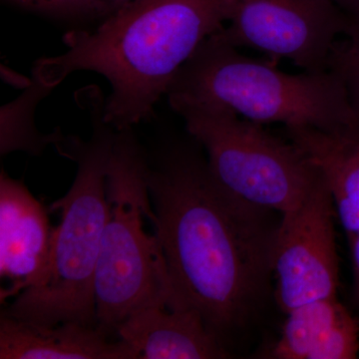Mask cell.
I'll list each match as a JSON object with an SVG mask.
<instances>
[{
	"mask_svg": "<svg viewBox=\"0 0 359 359\" xmlns=\"http://www.w3.org/2000/svg\"><path fill=\"white\" fill-rule=\"evenodd\" d=\"M201 148L190 137L147 153L149 218L177 292L228 347L269 294L280 221L224 193Z\"/></svg>",
	"mask_w": 359,
	"mask_h": 359,
	"instance_id": "obj_1",
	"label": "cell"
},
{
	"mask_svg": "<svg viewBox=\"0 0 359 359\" xmlns=\"http://www.w3.org/2000/svg\"><path fill=\"white\" fill-rule=\"evenodd\" d=\"M237 0H132L95 29L63 35L67 50L35 61L32 75L56 88L75 71L110 83L104 119L116 131L155 115L156 104L208 37L233 18Z\"/></svg>",
	"mask_w": 359,
	"mask_h": 359,
	"instance_id": "obj_2",
	"label": "cell"
},
{
	"mask_svg": "<svg viewBox=\"0 0 359 359\" xmlns=\"http://www.w3.org/2000/svg\"><path fill=\"white\" fill-rule=\"evenodd\" d=\"M78 97L91 118L88 140L63 135L59 155L76 163L77 172L65 197L51 205L60 212L54 228L48 264L41 280L21 292L2 313L45 327L65 323L97 325L95 276L108 217L106 176L116 131L104 119L105 99L92 87Z\"/></svg>",
	"mask_w": 359,
	"mask_h": 359,
	"instance_id": "obj_3",
	"label": "cell"
},
{
	"mask_svg": "<svg viewBox=\"0 0 359 359\" xmlns=\"http://www.w3.org/2000/svg\"><path fill=\"white\" fill-rule=\"evenodd\" d=\"M167 96L169 104L222 107L257 124L325 132L358 129L344 84L332 71L283 72L271 62L243 55L219 32L182 66Z\"/></svg>",
	"mask_w": 359,
	"mask_h": 359,
	"instance_id": "obj_4",
	"label": "cell"
},
{
	"mask_svg": "<svg viewBox=\"0 0 359 359\" xmlns=\"http://www.w3.org/2000/svg\"><path fill=\"white\" fill-rule=\"evenodd\" d=\"M147 151L133 129L116 131L107 176L108 217L95 276L98 327L116 335L137 309L166 295H179L159 240L144 219L151 211L146 181Z\"/></svg>",
	"mask_w": 359,
	"mask_h": 359,
	"instance_id": "obj_5",
	"label": "cell"
},
{
	"mask_svg": "<svg viewBox=\"0 0 359 359\" xmlns=\"http://www.w3.org/2000/svg\"><path fill=\"white\" fill-rule=\"evenodd\" d=\"M170 106L207 153L217 185L235 199L283 215L301 204L323 179L301 148L269 134L264 125L222 107Z\"/></svg>",
	"mask_w": 359,
	"mask_h": 359,
	"instance_id": "obj_6",
	"label": "cell"
},
{
	"mask_svg": "<svg viewBox=\"0 0 359 359\" xmlns=\"http://www.w3.org/2000/svg\"><path fill=\"white\" fill-rule=\"evenodd\" d=\"M349 18L332 0H237L219 34L229 43L285 58L304 72L327 71Z\"/></svg>",
	"mask_w": 359,
	"mask_h": 359,
	"instance_id": "obj_7",
	"label": "cell"
},
{
	"mask_svg": "<svg viewBox=\"0 0 359 359\" xmlns=\"http://www.w3.org/2000/svg\"><path fill=\"white\" fill-rule=\"evenodd\" d=\"M334 204L323 178L294 210L282 215L276 233L273 276L276 299L285 313L337 297L339 257Z\"/></svg>",
	"mask_w": 359,
	"mask_h": 359,
	"instance_id": "obj_8",
	"label": "cell"
},
{
	"mask_svg": "<svg viewBox=\"0 0 359 359\" xmlns=\"http://www.w3.org/2000/svg\"><path fill=\"white\" fill-rule=\"evenodd\" d=\"M54 229L44 205L20 180L0 174V276L9 283L1 302L41 280L50 255Z\"/></svg>",
	"mask_w": 359,
	"mask_h": 359,
	"instance_id": "obj_9",
	"label": "cell"
},
{
	"mask_svg": "<svg viewBox=\"0 0 359 359\" xmlns=\"http://www.w3.org/2000/svg\"><path fill=\"white\" fill-rule=\"evenodd\" d=\"M135 359L231 358L202 316L179 295H166L130 314L116 332Z\"/></svg>",
	"mask_w": 359,
	"mask_h": 359,
	"instance_id": "obj_10",
	"label": "cell"
},
{
	"mask_svg": "<svg viewBox=\"0 0 359 359\" xmlns=\"http://www.w3.org/2000/svg\"><path fill=\"white\" fill-rule=\"evenodd\" d=\"M110 337L97 325L45 327L1 313L0 359H135L124 342Z\"/></svg>",
	"mask_w": 359,
	"mask_h": 359,
	"instance_id": "obj_11",
	"label": "cell"
},
{
	"mask_svg": "<svg viewBox=\"0 0 359 359\" xmlns=\"http://www.w3.org/2000/svg\"><path fill=\"white\" fill-rule=\"evenodd\" d=\"M287 316L280 337L266 353V358H358V320L337 297L302 304Z\"/></svg>",
	"mask_w": 359,
	"mask_h": 359,
	"instance_id": "obj_12",
	"label": "cell"
},
{
	"mask_svg": "<svg viewBox=\"0 0 359 359\" xmlns=\"http://www.w3.org/2000/svg\"><path fill=\"white\" fill-rule=\"evenodd\" d=\"M54 89L32 75V82L25 87L23 93L15 100L2 106L0 109V153L2 156L18 151L39 156L47 146L55 145L63 136L59 129L50 134L41 133L35 122L40 101Z\"/></svg>",
	"mask_w": 359,
	"mask_h": 359,
	"instance_id": "obj_13",
	"label": "cell"
},
{
	"mask_svg": "<svg viewBox=\"0 0 359 359\" xmlns=\"http://www.w3.org/2000/svg\"><path fill=\"white\" fill-rule=\"evenodd\" d=\"M327 70L344 84L359 130V18H349L344 39L335 42Z\"/></svg>",
	"mask_w": 359,
	"mask_h": 359,
	"instance_id": "obj_14",
	"label": "cell"
},
{
	"mask_svg": "<svg viewBox=\"0 0 359 359\" xmlns=\"http://www.w3.org/2000/svg\"><path fill=\"white\" fill-rule=\"evenodd\" d=\"M2 2L51 20L77 23L103 20L100 9L92 0H2Z\"/></svg>",
	"mask_w": 359,
	"mask_h": 359,
	"instance_id": "obj_15",
	"label": "cell"
},
{
	"mask_svg": "<svg viewBox=\"0 0 359 359\" xmlns=\"http://www.w3.org/2000/svg\"><path fill=\"white\" fill-rule=\"evenodd\" d=\"M346 237L351 247V257H353L354 283H355V292L359 302V221L355 228Z\"/></svg>",
	"mask_w": 359,
	"mask_h": 359,
	"instance_id": "obj_16",
	"label": "cell"
},
{
	"mask_svg": "<svg viewBox=\"0 0 359 359\" xmlns=\"http://www.w3.org/2000/svg\"><path fill=\"white\" fill-rule=\"evenodd\" d=\"M349 18H359V0H332Z\"/></svg>",
	"mask_w": 359,
	"mask_h": 359,
	"instance_id": "obj_17",
	"label": "cell"
},
{
	"mask_svg": "<svg viewBox=\"0 0 359 359\" xmlns=\"http://www.w3.org/2000/svg\"><path fill=\"white\" fill-rule=\"evenodd\" d=\"M132 0H108V9H109V16L111 14L119 11L123 6H126Z\"/></svg>",
	"mask_w": 359,
	"mask_h": 359,
	"instance_id": "obj_18",
	"label": "cell"
},
{
	"mask_svg": "<svg viewBox=\"0 0 359 359\" xmlns=\"http://www.w3.org/2000/svg\"><path fill=\"white\" fill-rule=\"evenodd\" d=\"M96 6L100 9L103 15V20L109 16V9H108V0H92Z\"/></svg>",
	"mask_w": 359,
	"mask_h": 359,
	"instance_id": "obj_19",
	"label": "cell"
}]
</instances>
